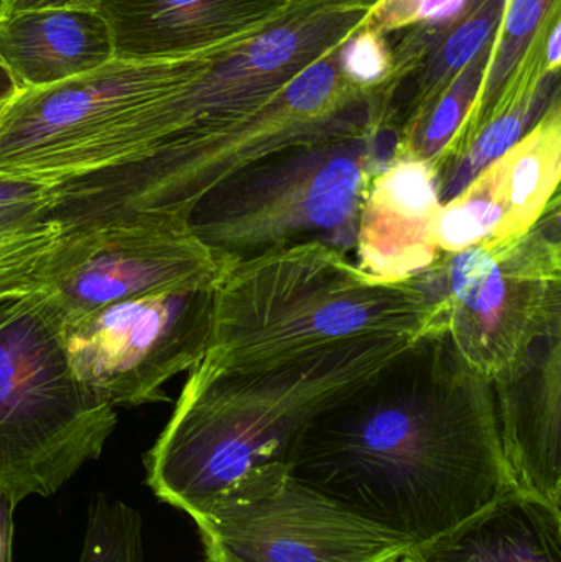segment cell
<instances>
[{"mask_svg": "<svg viewBox=\"0 0 561 562\" xmlns=\"http://www.w3.org/2000/svg\"><path fill=\"white\" fill-rule=\"evenodd\" d=\"M287 468L412 544L517 491L493 385L468 366L447 327L316 416Z\"/></svg>", "mask_w": 561, "mask_h": 562, "instance_id": "1", "label": "cell"}, {"mask_svg": "<svg viewBox=\"0 0 561 562\" xmlns=\"http://www.w3.org/2000/svg\"><path fill=\"white\" fill-rule=\"evenodd\" d=\"M379 0H289L266 22L201 49L183 91V122L134 164L63 181L58 211L72 227L121 217L188 220L220 181L227 140L300 72L361 29Z\"/></svg>", "mask_w": 561, "mask_h": 562, "instance_id": "2", "label": "cell"}, {"mask_svg": "<svg viewBox=\"0 0 561 562\" xmlns=\"http://www.w3.org/2000/svg\"><path fill=\"white\" fill-rule=\"evenodd\" d=\"M420 337H364L300 362L221 369L201 359L145 456L158 501L193 518L240 479L287 464L303 429Z\"/></svg>", "mask_w": 561, "mask_h": 562, "instance_id": "3", "label": "cell"}, {"mask_svg": "<svg viewBox=\"0 0 561 562\" xmlns=\"http://www.w3.org/2000/svg\"><path fill=\"white\" fill-rule=\"evenodd\" d=\"M447 327L412 277L385 280L319 243L273 250L221 272L203 359L221 369L300 362L364 337Z\"/></svg>", "mask_w": 561, "mask_h": 562, "instance_id": "4", "label": "cell"}, {"mask_svg": "<svg viewBox=\"0 0 561 562\" xmlns=\"http://www.w3.org/2000/svg\"><path fill=\"white\" fill-rule=\"evenodd\" d=\"M200 52L112 59L96 71L20 91L0 115V175L56 184L134 164L180 128Z\"/></svg>", "mask_w": 561, "mask_h": 562, "instance_id": "5", "label": "cell"}, {"mask_svg": "<svg viewBox=\"0 0 561 562\" xmlns=\"http://www.w3.org/2000/svg\"><path fill=\"white\" fill-rule=\"evenodd\" d=\"M395 145L394 135L379 131L276 151L204 194L188 224L221 272L310 243L349 257L369 188Z\"/></svg>", "mask_w": 561, "mask_h": 562, "instance_id": "6", "label": "cell"}, {"mask_svg": "<svg viewBox=\"0 0 561 562\" xmlns=\"http://www.w3.org/2000/svg\"><path fill=\"white\" fill-rule=\"evenodd\" d=\"M115 408L69 366L59 319L35 290L0 300V491L16 505L58 492L96 461Z\"/></svg>", "mask_w": 561, "mask_h": 562, "instance_id": "7", "label": "cell"}, {"mask_svg": "<svg viewBox=\"0 0 561 562\" xmlns=\"http://www.w3.org/2000/svg\"><path fill=\"white\" fill-rule=\"evenodd\" d=\"M560 193L519 239L440 254L415 276L468 366L507 379L534 344L561 326Z\"/></svg>", "mask_w": 561, "mask_h": 562, "instance_id": "8", "label": "cell"}, {"mask_svg": "<svg viewBox=\"0 0 561 562\" xmlns=\"http://www.w3.org/2000/svg\"><path fill=\"white\" fill-rule=\"evenodd\" d=\"M191 520L206 562H401L411 541L270 464Z\"/></svg>", "mask_w": 561, "mask_h": 562, "instance_id": "9", "label": "cell"}, {"mask_svg": "<svg viewBox=\"0 0 561 562\" xmlns=\"http://www.w3.org/2000/svg\"><path fill=\"white\" fill-rule=\"evenodd\" d=\"M214 288L145 294L59 321L72 372L114 408L168 402L165 385L206 353Z\"/></svg>", "mask_w": 561, "mask_h": 562, "instance_id": "10", "label": "cell"}, {"mask_svg": "<svg viewBox=\"0 0 561 562\" xmlns=\"http://www.w3.org/2000/svg\"><path fill=\"white\" fill-rule=\"evenodd\" d=\"M220 277L188 220L137 214L63 231L33 290L66 321L145 294L216 286Z\"/></svg>", "mask_w": 561, "mask_h": 562, "instance_id": "11", "label": "cell"}, {"mask_svg": "<svg viewBox=\"0 0 561 562\" xmlns=\"http://www.w3.org/2000/svg\"><path fill=\"white\" fill-rule=\"evenodd\" d=\"M560 178L561 101L557 94L517 144L441 206L437 226L440 254L519 239L559 194Z\"/></svg>", "mask_w": 561, "mask_h": 562, "instance_id": "12", "label": "cell"}, {"mask_svg": "<svg viewBox=\"0 0 561 562\" xmlns=\"http://www.w3.org/2000/svg\"><path fill=\"white\" fill-rule=\"evenodd\" d=\"M504 456L517 488L561 508V326L491 383Z\"/></svg>", "mask_w": 561, "mask_h": 562, "instance_id": "13", "label": "cell"}, {"mask_svg": "<svg viewBox=\"0 0 561 562\" xmlns=\"http://www.w3.org/2000/svg\"><path fill=\"white\" fill-rule=\"evenodd\" d=\"M440 210L435 165L392 158L362 204L355 249L359 269L379 279L407 280L434 266L440 257Z\"/></svg>", "mask_w": 561, "mask_h": 562, "instance_id": "14", "label": "cell"}, {"mask_svg": "<svg viewBox=\"0 0 561 562\" xmlns=\"http://www.w3.org/2000/svg\"><path fill=\"white\" fill-rule=\"evenodd\" d=\"M289 0H101L115 59L180 58L269 20Z\"/></svg>", "mask_w": 561, "mask_h": 562, "instance_id": "15", "label": "cell"}, {"mask_svg": "<svg viewBox=\"0 0 561 562\" xmlns=\"http://www.w3.org/2000/svg\"><path fill=\"white\" fill-rule=\"evenodd\" d=\"M0 59L25 91L96 71L115 55L98 10L40 9L0 16Z\"/></svg>", "mask_w": 561, "mask_h": 562, "instance_id": "16", "label": "cell"}, {"mask_svg": "<svg viewBox=\"0 0 561 562\" xmlns=\"http://www.w3.org/2000/svg\"><path fill=\"white\" fill-rule=\"evenodd\" d=\"M401 562H561V508L517 488Z\"/></svg>", "mask_w": 561, "mask_h": 562, "instance_id": "17", "label": "cell"}, {"mask_svg": "<svg viewBox=\"0 0 561 562\" xmlns=\"http://www.w3.org/2000/svg\"><path fill=\"white\" fill-rule=\"evenodd\" d=\"M506 0H467L455 19L430 23V42L420 58L378 89L379 125L399 138L461 69L496 35Z\"/></svg>", "mask_w": 561, "mask_h": 562, "instance_id": "18", "label": "cell"}, {"mask_svg": "<svg viewBox=\"0 0 561 562\" xmlns=\"http://www.w3.org/2000/svg\"><path fill=\"white\" fill-rule=\"evenodd\" d=\"M559 7L561 0H506L503 19L493 40L490 68L476 104L441 157L463 147L483 127L504 92L516 79L540 30Z\"/></svg>", "mask_w": 561, "mask_h": 562, "instance_id": "19", "label": "cell"}, {"mask_svg": "<svg viewBox=\"0 0 561 562\" xmlns=\"http://www.w3.org/2000/svg\"><path fill=\"white\" fill-rule=\"evenodd\" d=\"M493 40L461 69L444 92L412 119L399 135L392 158L408 157L437 164L476 104L490 68Z\"/></svg>", "mask_w": 561, "mask_h": 562, "instance_id": "20", "label": "cell"}, {"mask_svg": "<svg viewBox=\"0 0 561 562\" xmlns=\"http://www.w3.org/2000/svg\"><path fill=\"white\" fill-rule=\"evenodd\" d=\"M63 234L46 213L0 214V296H16L35 286L46 254Z\"/></svg>", "mask_w": 561, "mask_h": 562, "instance_id": "21", "label": "cell"}, {"mask_svg": "<svg viewBox=\"0 0 561 562\" xmlns=\"http://www.w3.org/2000/svg\"><path fill=\"white\" fill-rule=\"evenodd\" d=\"M79 562H145L138 512L117 498L98 495L89 510Z\"/></svg>", "mask_w": 561, "mask_h": 562, "instance_id": "22", "label": "cell"}, {"mask_svg": "<svg viewBox=\"0 0 561 562\" xmlns=\"http://www.w3.org/2000/svg\"><path fill=\"white\" fill-rule=\"evenodd\" d=\"M341 59L346 78L369 91L381 88L391 71V52L384 36L362 25L343 43Z\"/></svg>", "mask_w": 561, "mask_h": 562, "instance_id": "23", "label": "cell"}, {"mask_svg": "<svg viewBox=\"0 0 561 562\" xmlns=\"http://www.w3.org/2000/svg\"><path fill=\"white\" fill-rule=\"evenodd\" d=\"M55 187L32 178L0 175V214H49Z\"/></svg>", "mask_w": 561, "mask_h": 562, "instance_id": "24", "label": "cell"}, {"mask_svg": "<svg viewBox=\"0 0 561 562\" xmlns=\"http://www.w3.org/2000/svg\"><path fill=\"white\" fill-rule=\"evenodd\" d=\"M101 0H0V16L40 9L98 10Z\"/></svg>", "mask_w": 561, "mask_h": 562, "instance_id": "25", "label": "cell"}, {"mask_svg": "<svg viewBox=\"0 0 561 562\" xmlns=\"http://www.w3.org/2000/svg\"><path fill=\"white\" fill-rule=\"evenodd\" d=\"M418 23H444L463 10L467 0H415Z\"/></svg>", "mask_w": 561, "mask_h": 562, "instance_id": "26", "label": "cell"}, {"mask_svg": "<svg viewBox=\"0 0 561 562\" xmlns=\"http://www.w3.org/2000/svg\"><path fill=\"white\" fill-rule=\"evenodd\" d=\"M16 504L0 491V562H12L13 512Z\"/></svg>", "mask_w": 561, "mask_h": 562, "instance_id": "27", "label": "cell"}, {"mask_svg": "<svg viewBox=\"0 0 561 562\" xmlns=\"http://www.w3.org/2000/svg\"><path fill=\"white\" fill-rule=\"evenodd\" d=\"M561 10L553 15L550 22L549 32H547L546 43H543V58H546V69L549 75H559L561 65Z\"/></svg>", "mask_w": 561, "mask_h": 562, "instance_id": "28", "label": "cell"}, {"mask_svg": "<svg viewBox=\"0 0 561 562\" xmlns=\"http://www.w3.org/2000/svg\"><path fill=\"white\" fill-rule=\"evenodd\" d=\"M19 92V86L13 81L9 69L5 68L2 59H0V104H7V102L12 101Z\"/></svg>", "mask_w": 561, "mask_h": 562, "instance_id": "29", "label": "cell"}, {"mask_svg": "<svg viewBox=\"0 0 561 562\" xmlns=\"http://www.w3.org/2000/svg\"><path fill=\"white\" fill-rule=\"evenodd\" d=\"M9 104V102H7ZM7 104H0V115H2L3 109H5Z\"/></svg>", "mask_w": 561, "mask_h": 562, "instance_id": "30", "label": "cell"}, {"mask_svg": "<svg viewBox=\"0 0 561 562\" xmlns=\"http://www.w3.org/2000/svg\"><path fill=\"white\" fill-rule=\"evenodd\" d=\"M3 297H9V296H0V300H3Z\"/></svg>", "mask_w": 561, "mask_h": 562, "instance_id": "31", "label": "cell"}]
</instances>
